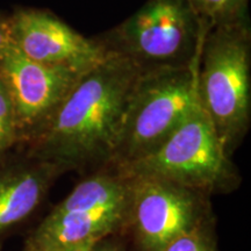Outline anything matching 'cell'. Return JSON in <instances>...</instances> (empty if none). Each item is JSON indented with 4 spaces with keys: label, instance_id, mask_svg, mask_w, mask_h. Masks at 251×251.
I'll use <instances>...</instances> for the list:
<instances>
[{
    "label": "cell",
    "instance_id": "6da1fadb",
    "mask_svg": "<svg viewBox=\"0 0 251 251\" xmlns=\"http://www.w3.org/2000/svg\"><path fill=\"white\" fill-rule=\"evenodd\" d=\"M141 74L119 56H106L87 70L34 137L36 159L61 172L108 166Z\"/></svg>",
    "mask_w": 251,
    "mask_h": 251
},
{
    "label": "cell",
    "instance_id": "7a4b0ae2",
    "mask_svg": "<svg viewBox=\"0 0 251 251\" xmlns=\"http://www.w3.org/2000/svg\"><path fill=\"white\" fill-rule=\"evenodd\" d=\"M197 89L203 111L230 157L250 126V21L212 27L207 31L200 54Z\"/></svg>",
    "mask_w": 251,
    "mask_h": 251
},
{
    "label": "cell",
    "instance_id": "3957f363",
    "mask_svg": "<svg viewBox=\"0 0 251 251\" xmlns=\"http://www.w3.org/2000/svg\"><path fill=\"white\" fill-rule=\"evenodd\" d=\"M211 28L185 0H147L121 24L93 37L106 56L128 59L147 74L191 67Z\"/></svg>",
    "mask_w": 251,
    "mask_h": 251
},
{
    "label": "cell",
    "instance_id": "277c9868",
    "mask_svg": "<svg viewBox=\"0 0 251 251\" xmlns=\"http://www.w3.org/2000/svg\"><path fill=\"white\" fill-rule=\"evenodd\" d=\"M199 62L200 56L191 67L141 74L128 100L108 166L148 155L183 124L199 102Z\"/></svg>",
    "mask_w": 251,
    "mask_h": 251
},
{
    "label": "cell",
    "instance_id": "5b68a950",
    "mask_svg": "<svg viewBox=\"0 0 251 251\" xmlns=\"http://www.w3.org/2000/svg\"><path fill=\"white\" fill-rule=\"evenodd\" d=\"M229 158L199 100L183 124L153 151L111 168L129 178H157L199 192L219 188L229 179L233 171Z\"/></svg>",
    "mask_w": 251,
    "mask_h": 251
},
{
    "label": "cell",
    "instance_id": "8992f818",
    "mask_svg": "<svg viewBox=\"0 0 251 251\" xmlns=\"http://www.w3.org/2000/svg\"><path fill=\"white\" fill-rule=\"evenodd\" d=\"M86 71L35 62L12 42L0 59V75L13 100L19 137H35Z\"/></svg>",
    "mask_w": 251,
    "mask_h": 251
},
{
    "label": "cell",
    "instance_id": "52a82bcc",
    "mask_svg": "<svg viewBox=\"0 0 251 251\" xmlns=\"http://www.w3.org/2000/svg\"><path fill=\"white\" fill-rule=\"evenodd\" d=\"M131 179L128 221L143 251H163L175 238L200 224L198 192L149 177Z\"/></svg>",
    "mask_w": 251,
    "mask_h": 251
},
{
    "label": "cell",
    "instance_id": "ba28073f",
    "mask_svg": "<svg viewBox=\"0 0 251 251\" xmlns=\"http://www.w3.org/2000/svg\"><path fill=\"white\" fill-rule=\"evenodd\" d=\"M13 45L43 64L89 70L106 57L94 37H86L55 14L20 9L9 19Z\"/></svg>",
    "mask_w": 251,
    "mask_h": 251
},
{
    "label": "cell",
    "instance_id": "9c48e42d",
    "mask_svg": "<svg viewBox=\"0 0 251 251\" xmlns=\"http://www.w3.org/2000/svg\"><path fill=\"white\" fill-rule=\"evenodd\" d=\"M129 211H51L28 238L25 251H59L86 243H100L128 221Z\"/></svg>",
    "mask_w": 251,
    "mask_h": 251
},
{
    "label": "cell",
    "instance_id": "30bf717a",
    "mask_svg": "<svg viewBox=\"0 0 251 251\" xmlns=\"http://www.w3.org/2000/svg\"><path fill=\"white\" fill-rule=\"evenodd\" d=\"M61 174L39 159L0 171V236L35 211L52 179Z\"/></svg>",
    "mask_w": 251,
    "mask_h": 251
},
{
    "label": "cell",
    "instance_id": "8fae6325",
    "mask_svg": "<svg viewBox=\"0 0 251 251\" xmlns=\"http://www.w3.org/2000/svg\"><path fill=\"white\" fill-rule=\"evenodd\" d=\"M211 27L250 21L249 0H185Z\"/></svg>",
    "mask_w": 251,
    "mask_h": 251
},
{
    "label": "cell",
    "instance_id": "7c38bea8",
    "mask_svg": "<svg viewBox=\"0 0 251 251\" xmlns=\"http://www.w3.org/2000/svg\"><path fill=\"white\" fill-rule=\"evenodd\" d=\"M19 139L17 114L13 100L4 78L0 75V155Z\"/></svg>",
    "mask_w": 251,
    "mask_h": 251
},
{
    "label": "cell",
    "instance_id": "4fadbf2b",
    "mask_svg": "<svg viewBox=\"0 0 251 251\" xmlns=\"http://www.w3.org/2000/svg\"><path fill=\"white\" fill-rule=\"evenodd\" d=\"M163 251H214L212 241L201 225L186 231L169 243Z\"/></svg>",
    "mask_w": 251,
    "mask_h": 251
},
{
    "label": "cell",
    "instance_id": "5bb4252c",
    "mask_svg": "<svg viewBox=\"0 0 251 251\" xmlns=\"http://www.w3.org/2000/svg\"><path fill=\"white\" fill-rule=\"evenodd\" d=\"M12 43L11 29H9V20L0 18V59L5 54L6 49Z\"/></svg>",
    "mask_w": 251,
    "mask_h": 251
},
{
    "label": "cell",
    "instance_id": "9a60e30c",
    "mask_svg": "<svg viewBox=\"0 0 251 251\" xmlns=\"http://www.w3.org/2000/svg\"><path fill=\"white\" fill-rule=\"evenodd\" d=\"M98 244V243H97ZM97 244L94 243H86V244H80V246H75L70 248H65L59 251H93Z\"/></svg>",
    "mask_w": 251,
    "mask_h": 251
},
{
    "label": "cell",
    "instance_id": "2e32d148",
    "mask_svg": "<svg viewBox=\"0 0 251 251\" xmlns=\"http://www.w3.org/2000/svg\"><path fill=\"white\" fill-rule=\"evenodd\" d=\"M93 251H119L117 248L112 247V246H100V244L98 243L96 246V248H94Z\"/></svg>",
    "mask_w": 251,
    "mask_h": 251
}]
</instances>
